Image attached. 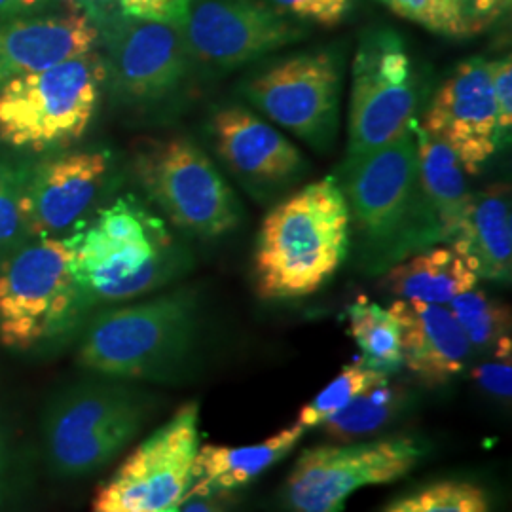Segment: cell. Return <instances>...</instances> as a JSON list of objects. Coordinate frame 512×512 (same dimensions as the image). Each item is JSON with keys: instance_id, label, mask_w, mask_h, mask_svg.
<instances>
[{"instance_id": "cell-1", "label": "cell", "mask_w": 512, "mask_h": 512, "mask_svg": "<svg viewBox=\"0 0 512 512\" xmlns=\"http://www.w3.org/2000/svg\"><path fill=\"white\" fill-rule=\"evenodd\" d=\"M74 281L88 308L147 296L188 272L192 258L164 220L133 196L78 222L65 238Z\"/></svg>"}, {"instance_id": "cell-2", "label": "cell", "mask_w": 512, "mask_h": 512, "mask_svg": "<svg viewBox=\"0 0 512 512\" xmlns=\"http://www.w3.org/2000/svg\"><path fill=\"white\" fill-rule=\"evenodd\" d=\"M414 124L416 118L389 145L346 158L334 177L372 266L391 268L442 243L439 220L421 188Z\"/></svg>"}, {"instance_id": "cell-3", "label": "cell", "mask_w": 512, "mask_h": 512, "mask_svg": "<svg viewBox=\"0 0 512 512\" xmlns=\"http://www.w3.org/2000/svg\"><path fill=\"white\" fill-rule=\"evenodd\" d=\"M348 202L334 177L315 181L277 203L262 220L253 255V283L262 300L317 293L346 260Z\"/></svg>"}, {"instance_id": "cell-4", "label": "cell", "mask_w": 512, "mask_h": 512, "mask_svg": "<svg viewBox=\"0 0 512 512\" xmlns=\"http://www.w3.org/2000/svg\"><path fill=\"white\" fill-rule=\"evenodd\" d=\"M202 330L198 296L188 289L93 317L78 363L118 380H171L194 355Z\"/></svg>"}, {"instance_id": "cell-5", "label": "cell", "mask_w": 512, "mask_h": 512, "mask_svg": "<svg viewBox=\"0 0 512 512\" xmlns=\"http://www.w3.org/2000/svg\"><path fill=\"white\" fill-rule=\"evenodd\" d=\"M152 399L126 380H86L67 387L42 423L44 454L55 475L86 476L103 469L135 439Z\"/></svg>"}, {"instance_id": "cell-6", "label": "cell", "mask_w": 512, "mask_h": 512, "mask_svg": "<svg viewBox=\"0 0 512 512\" xmlns=\"http://www.w3.org/2000/svg\"><path fill=\"white\" fill-rule=\"evenodd\" d=\"M105 82V57L97 50L6 82L0 141L29 152L73 145L90 128Z\"/></svg>"}, {"instance_id": "cell-7", "label": "cell", "mask_w": 512, "mask_h": 512, "mask_svg": "<svg viewBox=\"0 0 512 512\" xmlns=\"http://www.w3.org/2000/svg\"><path fill=\"white\" fill-rule=\"evenodd\" d=\"M90 310L65 238L31 239L0 264V344L33 351L65 340Z\"/></svg>"}, {"instance_id": "cell-8", "label": "cell", "mask_w": 512, "mask_h": 512, "mask_svg": "<svg viewBox=\"0 0 512 512\" xmlns=\"http://www.w3.org/2000/svg\"><path fill=\"white\" fill-rule=\"evenodd\" d=\"M135 171L148 198L186 234L215 239L238 228V196L192 139L150 141L139 150Z\"/></svg>"}, {"instance_id": "cell-9", "label": "cell", "mask_w": 512, "mask_h": 512, "mask_svg": "<svg viewBox=\"0 0 512 512\" xmlns=\"http://www.w3.org/2000/svg\"><path fill=\"white\" fill-rule=\"evenodd\" d=\"M418 76L403 38L372 29L361 38L351 69L348 156L357 158L401 137L414 120Z\"/></svg>"}, {"instance_id": "cell-10", "label": "cell", "mask_w": 512, "mask_h": 512, "mask_svg": "<svg viewBox=\"0 0 512 512\" xmlns=\"http://www.w3.org/2000/svg\"><path fill=\"white\" fill-rule=\"evenodd\" d=\"M200 408L186 403L97 490L92 512H177L200 448Z\"/></svg>"}, {"instance_id": "cell-11", "label": "cell", "mask_w": 512, "mask_h": 512, "mask_svg": "<svg viewBox=\"0 0 512 512\" xmlns=\"http://www.w3.org/2000/svg\"><path fill=\"white\" fill-rule=\"evenodd\" d=\"M342 67L336 52L281 59L243 82L245 99L277 126L317 150L330 147L338 126Z\"/></svg>"}, {"instance_id": "cell-12", "label": "cell", "mask_w": 512, "mask_h": 512, "mask_svg": "<svg viewBox=\"0 0 512 512\" xmlns=\"http://www.w3.org/2000/svg\"><path fill=\"white\" fill-rule=\"evenodd\" d=\"M423 452L414 439L310 448L294 463L287 499L298 512H340L353 492L408 475Z\"/></svg>"}, {"instance_id": "cell-13", "label": "cell", "mask_w": 512, "mask_h": 512, "mask_svg": "<svg viewBox=\"0 0 512 512\" xmlns=\"http://www.w3.org/2000/svg\"><path fill=\"white\" fill-rule=\"evenodd\" d=\"M190 63L236 71L304 37L270 0H190L183 25Z\"/></svg>"}, {"instance_id": "cell-14", "label": "cell", "mask_w": 512, "mask_h": 512, "mask_svg": "<svg viewBox=\"0 0 512 512\" xmlns=\"http://www.w3.org/2000/svg\"><path fill=\"white\" fill-rule=\"evenodd\" d=\"M107 78L133 103H156L183 86L190 57L179 23L118 14L101 31Z\"/></svg>"}, {"instance_id": "cell-15", "label": "cell", "mask_w": 512, "mask_h": 512, "mask_svg": "<svg viewBox=\"0 0 512 512\" xmlns=\"http://www.w3.org/2000/svg\"><path fill=\"white\" fill-rule=\"evenodd\" d=\"M421 129L452 148L467 175L480 173L503 145L490 61L471 57L459 63L433 95Z\"/></svg>"}, {"instance_id": "cell-16", "label": "cell", "mask_w": 512, "mask_h": 512, "mask_svg": "<svg viewBox=\"0 0 512 512\" xmlns=\"http://www.w3.org/2000/svg\"><path fill=\"white\" fill-rule=\"evenodd\" d=\"M109 164L107 150H86L25 169V215L31 238H55L76 226L95 200Z\"/></svg>"}, {"instance_id": "cell-17", "label": "cell", "mask_w": 512, "mask_h": 512, "mask_svg": "<svg viewBox=\"0 0 512 512\" xmlns=\"http://www.w3.org/2000/svg\"><path fill=\"white\" fill-rule=\"evenodd\" d=\"M211 135L224 164L253 192L285 188L306 171L302 152L281 131L239 105L211 116Z\"/></svg>"}, {"instance_id": "cell-18", "label": "cell", "mask_w": 512, "mask_h": 512, "mask_svg": "<svg viewBox=\"0 0 512 512\" xmlns=\"http://www.w3.org/2000/svg\"><path fill=\"white\" fill-rule=\"evenodd\" d=\"M99 29L76 4L31 18L0 19V86L93 52Z\"/></svg>"}, {"instance_id": "cell-19", "label": "cell", "mask_w": 512, "mask_h": 512, "mask_svg": "<svg viewBox=\"0 0 512 512\" xmlns=\"http://www.w3.org/2000/svg\"><path fill=\"white\" fill-rule=\"evenodd\" d=\"M389 311L401 327L403 366L421 384H448L465 368L473 348L448 306L397 298Z\"/></svg>"}, {"instance_id": "cell-20", "label": "cell", "mask_w": 512, "mask_h": 512, "mask_svg": "<svg viewBox=\"0 0 512 512\" xmlns=\"http://www.w3.org/2000/svg\"><path fill=\"white\" fill-rule=\"evenodd\" d=\"M450 245L469 262L478 279H511L512 207L507 184L471 192Z\"/></svg>"}, {"instance_id": "cell-21", "label": "cell", "mask_w": 512, "mask_h": 512, "mask_svg": "<svg viewBox=\"0 0 512 512\" xmlns=\"http://www.w3.org/2000/svg\"><path fill=\"white\" fill-rule=\"evenodd\" d=\"M302 435L304 429L294 423L258 444L200 446L192 463L190 488L184 495V501L190 497L224 495L247 486L277 461L287 458Z\"/></svg>"}, {"instance_id": "cell-22", "label": "cell", "mask_w": 512, "mask_h": 512, "mask_svg": "<svg viewBox=\"0 0 512 512\" xmlns=\"http://www.w3.org/2000/svg\"><path fill=\"white\" fill-rule=\"evenodd\" d=\"M478 275L456 247H427L406 256L384 275L385 291L401 300L446 306L456 296L476 289Z\"/></svg>"}, {"instance_id": "cell-23", "label": "cell", "mask_w": 512, "mask_h": 512, "mask_svg": "<svg viewBox=\"0 0 512 512\" xmlns=\"http://www.w3.org/2000/svg\"><path fill=\"white\" fill-rule=\"evenodd\" d=\"M414 131L421 188L439 220L442 243H450L471 196L467 173L454 150L427 135L418 120L414 124Z\"/></svg>"}, {"instance_id": "cell-24", "label": "cell", "mask_w": 512, "mask_h": 512, "mask_svg": "<svg viewBox=\"0 0 512 512\" xmlns=\"http://www.w3.org/2000/svg\"><path fill=\"white\" fill-rule=\"evenodd\" d=\"M349 334L361 351V361L366 366L393 374L403 366L401 327L395 315L376 302L357 298L348 306Z\"/></svg>"}, {"instance_id": "cell-25", "label": "cell", "mask_w": 512, "mask_h": 512, "mask_svg": "<svg viewBox=\"0 0 512 512\" xmlns=\"http://www.w3.org/2000/svg\"><path fill=\"white\" fill-rule=\"evenodd\" d=\"M471 348L492 357H512L511 310L482 291L459 294L446 304Z\"/></svg>"}, {"instance_id": "cell-26", "label": "cell", "mask_w": 512, "mask_h": 512, "mask_svg": "<svg viewBox=\"0 0 512 512\" xmlns=\"http://www.w3.org/2000/svg\"><path fill=\"white\" fill-rule=\"evenodd\" d=\"M399 406V395L389 387V380L357 395L340 412L323 423L330 439L338 442L359 439L376 433L391 420Z\"/></svg>"}, {"instance_id": "cell-27", "label": "cell", "mask_w": 512, "mask_h": 512, "mask_svg": "<svg viewBox=\"0 0 512 512\" xmlns=\"http://www.w3.org/2000/svg\"><path fill=\"white\" fill-rule=\"evenodd\" d=\"M387 382V374H382L370 366H366L361 359L346 366L332 382H330L311 403L300 410L298 425L302 429L319 427L340 412L346 404L351 403L357 395L374 385Z\"/></svg>"}, {"instance_id": "cell-28", "label": "cell", "mask_w": 512, "mask_h": 512, "mask_svg": "<svg viewBox=\"0 0 512 512\" xmlns=\"http://www.w3.org/2000/svg\"><path fill=\"white\" fill-rule=\"evenodd\" d=\"M384 512H490V499L473 482L442 480L397 499Z\"/></svg>"}, {"instance_id": "cell-29", "label": "cell", "mask_w": 512, "mask_h": 512, "mask_svg": "<svg viewBox=\"0 0 512 512\" xmlns=\"http://www.w3.org/2000/svg\"><path fill=\"white\" fill-rule=\"evenodd\" d=\"M31 239L25 215V169L0 160V264Z\"/></svg>"}, {"instance_id": "cell-30", "label": "cell", "mask_w": 512, "mask_h": 512, "mask_svg": "<svg viewBox=\"0 0 512 512\" xmlns=\"http://www.w3.org/2000/svg\"><path fill=\"white\" fill-rule=\"evenodd\" d=\"M399 18L442 37L467 38L461 0H378Z\"/></svg>"}, {"instance_id": "cell-31", "label": "cell", "mask_w": 512, "mask_h": 512, "mask_svg": "<svg viewBox=\"0 0 512 512\" xmlns=\"http://www.w3.org/2000/svg\"><path fill=\"white\" fill-rule=\"evenodd\" d=\"M283 14H291L323 27H334L348 16L351 0H270Z\"/></svg>"}, {"instance_id": "cell-32", "label": "cell", "mask_w": 512, "mask_h": 512, "mask_svg": "<svg viewBox=\"0 0 512 512\" xmlns=\"http://www.w3.org/2000/svg\"><path fill=\"white\" fill-rule=\"evenodd\" d=\"M490 76L494 90L497 122L503 141L509 139L512 128V59L511 55L490 61Z\"/></svg>"}, {"instance_id": "cell-33", "label": "cell", "mask_w": 512, "mask_h": 512, "mask_svg": "<svg viewBox=\"0 0 512 512\" xmlns=\"http://www.w3.org/2000/svg\"><path fill=\"white\" fill-rule=\"evenodd\" d=\"M190 0H118V8L129 18L152 19L183 25Z\"/></svg>"}, {"instance_id": "cell-34", "label": "cell", "mask_w": 512, "mask_h": 512, "mask_svg": "<svg viewBox=\"0 0 512 512\" xmlns=\"http://www.w3.org/2000/svg\"><path fill=\"white\" fill-rule=\"evenodd\" d=\"M512 0H461L467 37L480 35L511 10Z\"/></svg>"}, {"instance_id": "cell-35", "label": "cell", "mask_w": 512, "mask_h": 512, "mask_svg": "<svg viewBox=\"0 0 512 512\" xmlns=\"http://www.w3.org/2000/svg\"><path fill=\"white\" fill-rule=\"evenodd\" d=\"M473 376L486 391L501 399H511L512 357H494V361L476 366Z\"/></svg>"}, {"instance_id": "cell-36", "label": "cell", "mask_w": 512, "mask_h": 512, "mask_svg": "<svg viewBox=\"0 0 512 512\" xmlns=\"http://www.w3.org/2000/svg\"><path fill=\"white\" fill-rule=\"evenodd\" d=\"M59 4L73 0H0V19L31 18L59 10Z\"/></svg>"}, {"instance_id": "cell-37", "label": "cell", "mask_w": 512, "mask_h": 512, "mask_svg": "<svg viewBox=\"0 0 512 512\" xmlns=\"http://www.w3.org/2000/svg\"><path fill=\"white\" fill-rule=\"evenodd\" d=\"M14 488V456L10 448V439L0 421V512H4Z\"/></svg>"}, {"instance_id": "cell-38", "label": "cell", "mask_w": 512, "mask_h": 512, "mask_svg": "<svg viewBox=\"0 0 512 512\" xmlns=\"http://www.w3.org/2000/svg\"><path fill=\"white\" fill-rule=\"evenodd\" d=\"M73 2L88 18L92 19L93 25L99 31L118 14H122L118 8V0H73Z\"/></svg>"}, {"instance_id": "cell-39", "label": "cell", "mask_w": 512, "mask_h": 512, "mask_svg": "<svg viewBox=\"0 0 512 512\" xmlns=\"http://www.w3.org/2000/svg\"><path fill=\"white\" fill-rule=\"evenodd\" d=\"M220 497L222 494L190 497L183 501V505L177 509V512H226V507Z\"/></svg>"}]
</instances>
